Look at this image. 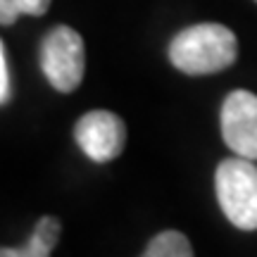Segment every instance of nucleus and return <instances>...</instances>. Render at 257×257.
<instances>
[{
  "label": "nucleus",
  "instance_id": "9d476101",
  "mask_svg": "<svg viewBox=\"0 0 257 257\" xmlns=\"http://www.w3.org/2000/svg\"><path fill=\"white\" fill-rule=\"evenodd\" d=\"M255 3H257V0H255Z\"/></svg>",
  "mask_w": 257,
  "mask_h": 257
},
{
  "label": "nucleus",
  "instance_id": "20e7f679",
  "mask_svg": "<svg viewBox=\"0 0 257 257\" xmlns=\"http://www.w3.org/2000/svg\"><path fill=\"white\" fill-rule=\"evenodd\" d=\"M74 138L86 153V157H91L93 162H110L119 157L124 150L126 126L114 112L93 110L76 121Z\"/></svg>",
  "mask_w": 257,
  "mask_h": 257
},
{
  "label": "nucleus",
  "instance_id": "39448f33",
  "mask_svg": "<svg viewBox=\"0 0 257 257\" xmlns=\"http://www.w3.org/2000/svg\"><path fill=\"white\" fill-rule=\"evenodd\" d=\"M221 136L224 143L245 160H257V95L233 91L221 105Z\"/></svg>",
  "mask_w": 257,
  "mask_h": 257
},
{
  "label": "nucleus",
  "instance_id": "6e6552de",
  "mask_svg": "<svg viewBox=\"0 0 257 257\" xmlns=\"http://www.w3.org/2000/svg\"><path fill=\"white\" fill-rule=\"evenodd\" d=\"M50 8V0H0V24L12 27L22 15L41 17Z\"/></svg>",
  "mask_w": 257,
  "mask_h": 257
},
{
  "label": "nucleus",
  "instance_id": "7ed1b4c3",
  "mask_svg": "<svg viewBox=\"0 0 257 257\" xmlns=\"http://www.w3.org/2000/svg\"><path fill=\"white\" fill-rule=\"evenodd\" d=\"M41 69L55 91H76L86 72V50L81 34L64 24L50 29L41 43Z\"/></svg>",
  "mask_w": 257,
  "mask_h": 257
},
{
  "label": "nucleus",
  "instance_id": "0eeeda50",
  "mask_svg": "<svg viewBox=\"0 0 257 257\" xmlns=\"http://www.w3.org/2000/svg\"><path fill=\"white\" fill-rule=\"evenodd\" d=\"M141 257H193V248L181 231H162L148 243Z\"/></svg>",
  "mask_w": 257,
  "mask_h": 257
},
{
  "label": "nucleus",
  "instance_id": "1a4fd4ad",
  "mask_svg": "<svg viewBox=\"0 0 257 257\" xmlns=\"http://www.w3.org/2000/svg\"><path fill=\"white\" fill-rule=\"evenodd\" d=\"M10 98V76H8V62H5V46L0 41V105H5Z\"/></svg>",
  "mask_w": 257,
  "mask_h": 257
},
{
  "label": "nucleus",
  "instance_id": "423d86ee",
  "mask_svg": "<svg viewBox=\"0 0 257 257\" xmlns=\"http://www.w3.org/2000/svg\"><path fill=\"white\" fill-rule=\"evenodd\" d=\"M62 224L55 217H41L31 238L19 248H0V257H50V250L60 240Z\"/></svg>",
  "mask_w": 257,
  "mask_h": 257
},
{
  "label": "nucleus",
  "instance_id": "f257e3e1",
  "mask_svg": "<svg viewBox=\"0 0 257 257\" xmlns=\"http://www.w3.org/2000/svg\"><path fill=\"white\" fill-rule=\"evenodd\" d=\"M238 41L224 24H195L179 31L169 43V60L179 72L191 76L217 74L236 62Z\"/></svg>",
  "mask_w": 257,
  "mask_h": 257
},
{
  "label": "nucleus",
  "instance_id": "f03ea898",
  "mask_svg": "<svg viewBox=\"0 0 257 257\" xmlns=\"http://www.w3.org/2000/svg\"><path fill=\"white\" fill-rule=\"evenodd\" d=\"M214 191L224 217L243 231L257 229V165L255 160L231 157L217 167Z\"/></svg>",
  "mask_w": 257,
  "mask_h": 257
}]
</instances>
